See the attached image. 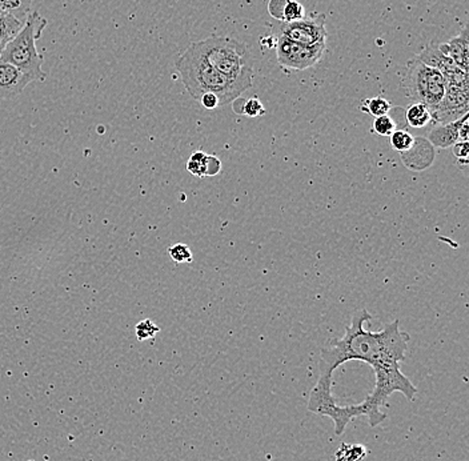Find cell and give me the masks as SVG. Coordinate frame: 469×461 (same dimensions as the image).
I'll return each instance as SVG.
<instances>
[{"label": "cell", "instance_id": "23", "mask_svg": "<svg viewBox=\"0 0 469 461\" xmlns=\"http://www.w3.org/2000/svg\"><path fill=\"white\" fill-rule=\"evenodd\" d=\"M169 256L178 264L191 263L193 260V251L187 244L178 243L169 247Z\"/></svg>", "mask_w": 469, "mask_h": 461}, {"label": "cell", "instance_id": "25", "mask_svg": "<svg viewBox=\"0 0 469 461\" xmlns=\"http://www.w3.org/2000/svg\"><path fill=\"white\" fill-rule=\"evenodd\" d=\"M135 331H136L138 339L147 340L154 338L157 332L160 331V328L157 327V324L154 321H151L150 319H145L143 321L136 324Z\"/></svg>", "mask_w": 469, "mask_h": 461}, {"label": "cell", "instance_id": "13", "mask_svg": "<svg viewBox=\"0 0 469 461\" xmlns=\"http://www.w3.org/2000/svg\"><path fill=\"white\" fill-rule=\"evenodd\" d=\"M469 113L464 115L463 118L449 123H440L434 124L432 130L428 135V142L434 148H448L456 145L458 142V133L461 125L468 122Z\"/></svg>", "mask_w": 469, "mask_h": 461}, {"label": "cell", "instance_id": "1", "mask_svg": "<svg viewBox=\"0 0 469 461\" xmlns=\"http://www.w3.org/2000/svg\"><path fill=\"white\" fill-rule=\"evenodd\" d=\"M373 316L367 309H360L352 316L351 324L340 339L329 341L322 350L320 374L334 377L340 365L348 362H363L372 367L374 387L365 400L352 405H340L335 425V435L344 434L349 423L360 416L368 419L374 428L386 419L382 407L394 393H401L408 401L415 399L416 386L401 372L400 364L406 360L408 348V333L400 331V321L395 320L379 332H372L365 324Z\"/></svg>", "mask_w": 469, "mask_h": 461}, {"label": "cell", "instance_id": "10", "mask_svg": "<svg viewBox=\"0 0 469 461\" xmlns=\"http://www.w3.org/2000/svg\"><path fill=\"white\" fill-rule=\"evenodd\" d=\"M32 80L11 63L0 61V99L19 97Z\"/></svg>", "mask_w": 469, "mask_h": 461}, {"label": "cell", "instance_id": "6", "mask_svg": "<svg viewBox=\"0 0 469 461\" xmlns=\"http://www.w3.org/2000/svg\"><path fill=\"white\" fill-rule=\"evenodd\" d=\"M276 37L277 63L286 70L304 71L322 61L324 55L325 43L307 46L292 42L287 37Z\"/></svg>", "mask_w": 469, "mask_h": 461}, {"label": "cell", "instance_id": "5", "mask_svg": "<svg viewBox=\"0 0 469 461\" xmlns=\"http://www.w3.org/2000/svg\"><path fill=\"white\" fill-rule=\"evenodd\" d=\"M400 87L412 103H422L432 112L444 97L446 85L441 73L415 58L409 61Z\"/></svg>", "mask_w": 469, "mask_h": 461}, {"label": "cell", "instance_id": "12", "mask_svg": "<svg viewBox=\"0 0 469 461\" xmlns=\"http://www.w3.org/2000/svg\"><path fill=\"white\" fill-rule=\"evenodd\" d=\"M439 49L446 55L457 67L465 73H468L469 61V39L468 25L463 27L457 37H452L446 43L439 46Z\"/></svg>", "mask_w": 469, "mask_h": 461}, {"label": "cell", "instance_id": "20", "mask_svg": "<svg viewBox=\"0 0 469 461\" xmlns=\"http://www.w3.org/2000/svg\"><path fill=\"white\" fill-rule=\"evenodd\" d=\"M305 16V8L298 0H287L283 13H281V23H291L300 20Z\"/></svg>", "mask_w": 469, "mask_h": 461}, {"label": "cell", "instance_id": "16", "mask_svg": "<svg viewBox=\"0 0 469 461\" xmlns=\"http://www.w3.org/2000/svg\"><path fill=\"white\" fill-rule=\"evenodd\" d=\"M392 109V104L389 100L383 97H374L365 99L360 106V111L371 115L373 118L386 115Z\"/></svg>", "mask_w": 469, "mask_h": 461}, {"label": "cell", "instance_id": "14", "mask_svg": "<svg viewBox=\"0 0 469 461\" xmlns=\"http://www.w3.org/2000/svg\"><path fill=\"white\" fill-rule=\"evenodd\" d=\"M23 23L25 22L19 20L11 13L0 10V54L3 52L4 47L11 42V39L20 31Z\"/></svg>", "mask_w": 469, "mask_h": 461}, {"label": "cell", "instance_id": "22", "mask_svg": "<svg viewBox=\"0 0 469 461\" xmlns=\"http://www.w3.org/2000/svg\"><path fill=\"white\" fill-rule=\"evenodd\" d=\"M396 121L388 113L374 118L372 122V131L379 136H391L396 130Z\"/></svg>", "mask_w": 469, "mask_h": 461}, {"label": "cell", "instance_id": "26", "mask_svg": "<svg viewBox=\"0 0 469 461\" xmlns=\"http://www.w3.org/2000/svg\"><path fill=\"white\" fill-rule=\"evenodd\" d=\"M452 151L456 156L460 168H465L468 166V142H457L456 145L452 146Z\"/></svg>", "mask_w": 469, "mask_h": 461}, {"label": "cell", "instance_id": "19", "mask_svg": "<svg viewBox=\"0 0 469 461\" xmlns=\"http://www.w3.org/2000/svg\"><path fill=\"white\" fill-rule=\"evenodd\" d=\"M207 161H208V154H205L203 151H196L187 161V171L196 178H205Z\"/></svg>", "mask_w": 469, "mask_h": 461}, {"label": "cell", "instance_id": "15", "mask_svg": "<svg viewBox=\"0 0 469 461\" xmlns=\"http://www.w3.org/2000/svg\"><path fill=\"white\" fill-rule=\"evenodd\" d=\"M404 119L412 128H424L432 122L431 109L422 103H412L408 109H404Z\"/></svg>", "mask_w": 469, "mask_h": 461}, {"label": "cell", "instance_id": "21", "mask_svg": "<svg viewBox=\"0 0 469 461\" xmlns=\"http://www.w3.org/2000/svg\"><path fill=\"white\" fill-rule=\"evenodd\" d=\"M389 137H391V146L400 154L408 151L409 148L413 145V140H415L413 135L408 133V131H406V130H403V128L395 130Z\"/></svg>", "mask_w": 469, "mask_h": 461}, {"label": "cell", "instance_id": "4", "mask_svg": "<svg viewBox=\"0 0 469 461\" xmlns=\"http://www.w3.org/2000/svg\"><path fill=\"white\" fill-rule=\"evenodd\" d=\"M193 46L219 73L252 87V56L245 44L236 39L214 35Z\"/></svg>", "mask_w": 469, "mask_h": 461}, {"label": "cell", "instance_id": "9", "mask_svg": "<svg viewBox=\"0 0 469 461\" xmlns=\"http://www.w3.org/2000/svg\"><path fill=\"white\" fill-rule=\"evenodd\" d=\"M419 61H422L425 66L432 67L444 76L445 85H461L468 87V73L460 70L453 61L444 55L439 46H428L416 55Z\"/></svg>", "mask_w": 469, "mask_h": 461}, {"label": "cell", "instance_id": "8", "mask_svg": "<svg viewBox=\"0 0 469 461\" xmlns=\"http://www.w3.org/2000/svg\"><path fill=\"white\" fill-rule=\"evenodd\" d=\"M469 88L461 85H446L444 97L439 106L431 112L434 124L457 121L469 111Z\"/></svg>", "mask_w": 469, "mask_h": 461}, {"label": "cell", "instance_id": "30", "mask_svg": "<svg viewBox=\"0 0 469 461\" xmlns=\"http://www.w3.org/2000/svg\"><path fill=\"white\" fill-rule=\"evenodd\" d=\"M468 122L464 123L458 133V142H468Z\"/></svg>", "mask_w": 469, "mask_h": 461}, {"label": "cell", "instance_id": "18", "mask_svg": "<svg viewBox=\"0 0 469 461\" xmlns=\"http://www.w3.org/2000/svg\"><path fill=\"white\" fill-rule=\"evenodd\" d=\"M367 456V449L360 444H341L337 449L336 461H363Z\"/></svg>", "mask_w": 469, "mask_h": 461}, {"label": "cell", "instance_id": "11", "mask_svg": "<svg viewBox=\"0 0 469 461\" xmlns=\"http://www.w3.org/2000/svg\"><path fill=\"white\" fill-rule=\"evenodd\" d=\"M403 164L410 171H424L430 168L434 161V147L425 137H415L408 151L401 152Z\"/></svg>", "mask_w": 469, "mask_h": 461}, {"label": "cell", "instance_id": "2", "mask_svg": "<svg viewBox=\"0 0 469 461\" xmlns=\"http://www.w3.org/2000/svg\"><path fill=\"white\" fill-rule=\"evenodd\" d=\"M175 67L185 90L195 100H199L203 94L212 92L219 97L220 107L231 104L239 99L244 91L251 88L250 85L232 80L219 73L193 44L181 54Z\"/></svg>", "mask_w": 469, "mask_h": 461}, {"label": "cell", "instance_id": "7", "mask_svg": "<svg viewBox=\"0 0 469 461\" xmlns=\"http://www.w3.org/2000/svg\"><path fill=\"white\" fill-rule=\"evenodd\" d=\"M277 35L287 37L292 42L313 46L325 43V15L317 13L313 16H304L300 20L291 23H280L277 27Z\"/></svg>", "mask_w": 469, "mask_h": 461}, {"label": "cell", "instance_id": "17", "mask_svg": "<svg viewBox=\"0 0 469 461\" xmlns=\"http://www.w3.org/2000/svg\"><path fill=\"white\" fill-rule=\"evenodd\" d=\"M32 0H0V10L11 13L19 20L25 22L30 13Z\"/></svg>", "mask_w": 469, "mask_h": 461}, {"label": "cell", "instance_id": "27", "mask_svg": "<svg viewBox=\"0 0 469 461\" xmlns=\"http://www.w3.org/2000/svg\"><path fill=\"white\" fill-rule=\"evenodd\" d=\"M221 160L217 158V155H208V161H207V173L205 178H214L220 173L221 171Z\"/></svg>", "mask_w": 469, "mask_h": 461}, {"label": "cell", "instance_id": "28", "mask_svg": "<svg viewBox=\"0 0 469 461\" xmlns=\"http://www.w3.org/2000/svg\"><path fill=\"white\" fill-rule=\"evenodd\" d=\"M200 104L207 109H215L220 107V100L219 97L212 94V92H207V94H203L200 99H199Z\"/></svg>", "mask_w": 469, "mask_h": 461}, {"label": "cell", "instance_id": "24", "mask_svg": "<svg viewBox=\"0 0 469 461\" xmlns=\"http://www.w3.org/2000/svg\"><path fill=\"white\" fill-rule=\"evenodd\" d=\"M241 115H245L248 118L263 116V115H265V107L259 97H250V99L244 100Z\"/></svg>", "mask_w": 469, "mask_h": 461}, {"label": "cell", "instance_id": "29", "mask_svg": "<svg viewBox=\"0 0 469 461\" xmlns=\"http://www.w3.org/2000/svg\"><path fill=\"white\" fill-rule=\"evenodd\" d=\"M286 1L287 0H269V3H268V13H271L272 18H275L280 22H281V13H283V7H284Z\"/></svg>", "mask_w": 469, "mask_h": 461}, {"label": "cell", "instance_id": "3", "mask_svg": "<svg viewBox=\"0 0 469 461\" xmlns=\"http://www.w3.org/2000/svg\"><path fill=\"white\" fill-rule=\"evenodd\" d=\"M47 23V19L37 11L28 13L20 31L0 54V61L11 63L28 75L32 82H44L47 79V73L43 71L44 59L37 49V42Z\"/></svg>", "mask_w": 469, "mask_h": 461}]
</instances>
